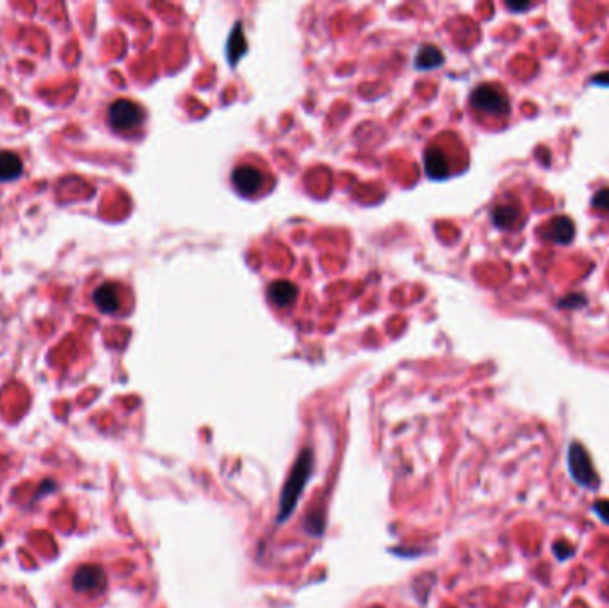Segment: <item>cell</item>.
<instances>
[{
    "label": "cell",
    "mask_w": 609,
    "mask_h": 608,
    "mask_svg": "<svg viewBox=\"0 0 609 608\" xmlns=\"http://www.w3.org/2000/svg\"><path fill=\"white\" fill-rule=\"evenodd\" d=\"M312 464H314L312 453L308 449L301 452L299 459L296 460L294 467H292V473L289 476L287 484H285L284 491H281L280 514H278V521L280 523H284L294 511L296 503H298L299 496H301L303 487L307 485L308 476L312 473Z\"/></svg>",
    "instance_id": "6da1fadb"
},
{
    "label": "cell",
    "mask_w": 609,
    "mask_h": 608,
    "mask_svg": "<svg viewBox=\"0 0 609 608\" xmlns=\"http://www.w3.org/2000/svg\"><path fill=\"white\" fill-rule=\"evenodd\" d=\"M566 466L572 480L584 489H597L598 474L595 471L591 457L588 449L581 442H572L566 452Z\"/></svg>",
    "instance_id": "7a4b0ae2"
},
{
    "label": "cell",
    "mask_w": 609,
    "mask_h": 608,
    "mask_svg": "<svg viewBox=\"0 0 609 608\" xmlns=\"http://www.w3.org/2000/svg\"><path fill=\"white\" fill-rule=\"evenodd\" d=\"M68 587H72L73 596H98L105 589V572L100 565L82 564L73 565L68 576Z\"/></svg>",
    "instance_id": "3957f363"
},
{
    "label": "cell",
    "mask_w": 609,
    "mask_h": 608,
    "mask_svg": "<svg viewBox=\"0 0 609 608\" xmlns=\"http://www.w3.org/2000/svg\"><path fill=\"white\" fill-rule=\"evenodd\" d=\"M470 105L476 111L490 116H506L510 112V102L505 91L494 84H481L470 95Z\"/></svg>",
    "instance_id": "277c9868"
},
{
    "label": "cell",
    "mask_w": 609,
    "mask_h": 608,
    "mask_svg": "<svg viewBox=\"0 0 609 608\" xmlns=\"http://www.w3.org/2000/svg\"><path fill=\"white\" fill-rule=\"evenodd\" d=\"M109 125L118 132H129L139 127L144 119V111L139 104L126 98L112 102L107 111Z\"/></svg>",
    "instance_id": "5b68a950"
},
{
    "label": "cell",
    "mask_w": 609,
    "mask_h": 608,
    "mask_svg": "<svg viewBox=\"0 0 609 608\" xmlns=\"http://www.w3.org/2000/svg\"><path fill=\"white\" fill-rule=\"evenodd\" d=\"M264 174L253 164H239L232 174V184L235 191L242 196H255L264 188Z\"/></svg>",
    "instance_id": "8992f818"
},
{
    "label": "cell",
    "mask_w": 609,
    "mask_h": 608,
    "mask_svg": "<svg viewBox=\"0 0 609 608\" xmlns=\"http://www.w3.org/2000/svg\"><path fill=\"white\" fill-rule=\"evenodd\" d=\"M424 168L429 178L442 181V178L449 177L451 174L449 157L440 146L429 145L424 152Z\"/></svg>",
    "instance_id": "52a82bcc"
},
{
    "label": "cell",
    "mask_w": 609,
    "mask_h": 608,
    "mask_svg": "<svg viewBox=\"0 0 609 608\" xmlns=\"http://www.w3.org/2000/svg\"><path fill=\"white\" fill-rule=\"evenodd\" d=\"M576 235V225L568 216H556L547 223L544 230V238L556 245H568Z\"/></svg>",
    "instance_id": "ba28073f"
},
{
    "label": "cell",
    "mask_w": 609,
    "mask_h": 608,
    "mask_svg": "<svg viewBox=\"0 0 609 608\" xmlns=\"http://www.w3.org/2000/svg\"><path fill=\"white\" fill-rule=\"evenodd\" d=\"M298 287L289 280H276L267 287V298L278 309H287L298 300Z\"/></svg>",
    "instance_id": "9c48e42d"
},
{
    "label": "cell",
    "mask_w": 609,
    "mask_h": 608,
    "mask_svg": "<svg viewBox=\"0 0 609 608\" xmlns=\"http://www.w3.org/2000/svg\"><path fill=\"white\" fill-rule=\"evenodd\" d=\"M95 305L100 309L104 314H116L122 307V294H119L118 286L114 284H102L93 293Z\"/></svg>",
    "instance_id": "30bf717a"
},
{
    "label": "cell",
    "mask_w": 609,
    "mask_h": 608,
    "mask_svg": "<svg viewBox=\"0 0 609 608\" xmlns=\"http://www.w3.org/2000/svg\"><path fill=\"white\" fill-rule=\"evenodd\" d=\"M23 163L15 152L9 150H2L0 152V182L15 181L22 175Z\"/></svg>",
    "instance_id": "8fae6325"
},
{
    "label": "cell",
    "mask_w": 609,
    "mask_h": 608,
    "mask_svg": "<svg viewBox=\"0 0 609 608\" xmlns=\"http://www.w3.org/2000/svg\"><path fill=\"white\" fill-rule=\"evenodd\" d=\"M520 220V209L515 203H501L492 210V221L499 228H513Z\"/></svg>",
    "instance_id": "7c38bea8"
},
{
    "label": "cell",
    "mask_w": 609,
    "mask_h": 608,
    "mask_svg": "<svg viewBox=\"0 0 609 608\" xmlns=\"http://www.w3.org/2000/svg\"><path fill=\"white\" fill-rule=\"evenodd\" d=\"M443 65V54L440 52V48H436L435 45H424V47L419 48L417 55H415V66L419 70H431L438 68Z\"/></svg>",
    "instance_id": "4fadbf2b"
},
{
    "label": "cell",
    "mask_w": 609,
    "mask_h": 608,
    "mask_svg": "<svg viewBox=\"0 0 609 608\" xmlns=\"http://www.w3.org/2000/svg\"><path fill=\"white\" fill-rule=\"evenodd\" d=\"M244 52H246V41L241 33V27L237 26L234 33H232L230 41H228V58H230V63H237V59L241 58Z\"/></svg>",
    "instance_id": "5bb4252c"
},
{
    "label": "cell",
    "mask_w": 609,
    "mask_h": 608,
    "mask_svg": "<svg viewBox=\"0 0 609 608\" xmlns=\"http://www.w3.org/2000/svg\"><path fill=\"white\" fill-rule=\"evenodd\" d=\"M591 203H593L595 209L609 213V189H600V191L593 196V202Z\"/></svg>",
    "instance_id": "9a60e30c"
},
{
    "label": "cell",
    "mask_w": 609,
    "mask_h": 608,
    "mask_svg": "<svg viewBox=\"0 0 609 608\" xmlns=\"http://www.w3.org/2000/svg\"><path fill=\"white\" fill-rule=\"evenodd\" d=\"M552 551H554V555L559 560H566V558L573 555V548L570 546L568 543H565V540H558V543L552 546Z\"/></svg>",
    "instance_id": "2e32d148"
},
{
    "label": "cell",
    "mask_w": 609,
    "mask_h": 608,
    "mask_svg": "<svg viewBox=\"0 0 609 608\" xmlns=\"http://www.w3.org/2000/svg\"><path fill=\"white\" fill-rule=\"evenodd\" d=\"M584 304H586V297H584V294L576 293V294H568V297L563 298V300L559 302V307L573 309V307H581V305H584Z\"/></svg>",
    "instance_id": "e0dca14e"
},
{
    "label": "cell",
    "mask_w": 609,
    "mask_h": 608,
    "mask_svg": "<svg viewBox=\"0 0 609 608\" xmlns=\"http://www.w3.org/2000/svg\"><path fill=\"white\" fill-rule=\"evenodd\" d=\"M593 512L602 519V523L609 525V500H598L593 503Z\"/></svg>",
    "instance_id": "ac0fdd59"
},
{
    "label": "cell",
    "mask_w": 609,
    "mask_h": 608,
    "mask_svg": "<svg viewBox=\"0 0 609 608\" xmlns=\"http://www.w3.org/2000/svg\"><path fill=\"white\" fill-rule=\"evenodd\" d=\"M510 9H513V11H522V9L529 8V4H508Z\"/></svg>",
    "instance_id": "d6986e66"
},
{
    "label": "cell",
    "mask_w": 609,
    "mask_h": 608,
    "mask_svg": "<svg viewBox=\"0 0 609 608\" xmlns=\"http://www.w3.org/2000/svg\"><path fill=\"white\" fill-rule=\"evenodd\" d=\"M593 82H598V84L605 82V84H609V73H605V75H598V77H595Z\"/></svg>",
    "instance_id": "ffe728a7"
}]
</instances>
